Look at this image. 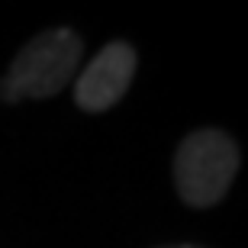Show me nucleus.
<instances>
[{
	"mask_svg": "<svg viewBox=\"0 0 248 248\" xmlns=\"http://www.w3.org/2000/svg\"><path fill=\"white\" fill-rule=\"evenodd\" d=\"M136 48L116 39L110 46H103L93 62L78 74L74 81V103L81 107L84 113H103L116 107V103L126 97L129 84H132V74H136Z\"/></svg>",
	"mask_w": 248,
	"mask_h": 248,
	"instance_id": "3",
	"label": "nucleus"
},
{
	"mask_svg": "<svg viewBox=\"0 0 248 248\" xmlns=\"http://www.w3.org/2000/svg\"><path fill=\"white\" fill-rule=\"evenodd\" d=\"M161 248H203V245H161Z\"/></svg>",
	"mask_w": 248,
	"mask_h": 248,
	"instance_id": "4",
	"label": "nucleus"
},
{
	"mask_svg": "<svg viewBox=\"0 0 248 248\" xmlns=\"http://www.w3.org/2000/svg\"><path fill=\"white\" fill-rule=\"evenodd\" d=\"M81 52L84 42L74 29H46L32 36L0 78V97L7 103H19L62 93L81 64Z\"/></svg>",
	"mask_w": 248,
	"mask_h": 248,
	"instance_id": "1",
	"label": "nucleus"
},
{
	"mask_svg": "<svg viewBox=\"0 0 248 248\" xmlns=\"http://www.w3.org/2000/svg\"><path fill=\"white\" fill-rule=\"evenodd\" d=\"M239 145L222 129H197L174 152V187L187 206L206 210L229 193L239 171Z\"/></svg>",
	"mask_w": 248,
	"mask_h": 248,
	"instance_id": "2",
	"label": "nucleus"
}]
</instances>
